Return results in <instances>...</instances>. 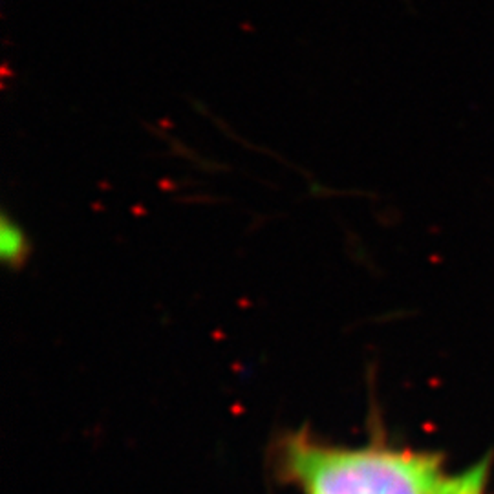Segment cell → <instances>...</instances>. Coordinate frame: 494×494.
<instances>
[{"label": "cell", "mask_w": 494, "mask_h": 494, "mask_svg": "<svg viewBox=\"0 0 494 494\" xmlns=\"http://www.w3.org/2000/svg\"><path fill=\"white\" fill-rule=\"evenodd\" d=\"M487 478H489V463L487 459L467 469L459 476L447 478L440 494H486Z\"/></svg>", "instance_id": "obj_3"}, {"label": "cell", "mask_w": 494, "mask_h": 494, "mask_svg": "<svg viewBox=\"0 0 494 494\" xmlns=\"http://www.w3.org/2000/svg\"><path fill=\"white\" fill-rule=\"evenodd\" d=\"M32 246L28 240L26 231L17 224L9 215H2L0 220V256L8 267L20 270L30 258Z\"/></svg>", "instance_id": "obj_2"}, {"label": "cell", "mask_w": 494, "mask_h": 494, "mask_svg": "<svg viewBox=\"0 0 494 494\" xmlns=\"http://www.w3.org/2000/svg\"><path fill=\"white\" fill-rule=\"evenodd\" d=\"M284 469L306 494H440L447 481L438 454L339 449L306 436L289 438Z\"/></svg>", "instance_id": "obj_1"}]
</instances>
